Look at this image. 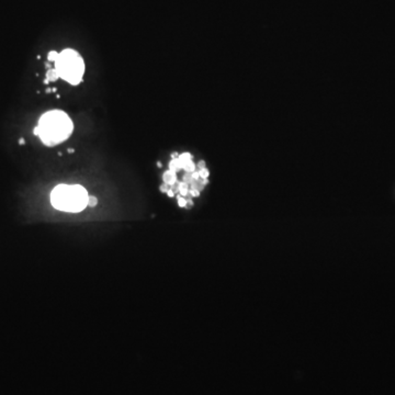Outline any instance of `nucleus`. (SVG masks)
<instances>
[{
    "label": "nucleus",
    "instance_id": "obj_1",
    "mask_svg": "<svg viewBox=\"0 0 395 395\" xmlns=\"http://www.w3.org/2000/svg\"><path fill=\"white\" fill-rule=\"evenodd\" d=\"M38 128L41 141L47 146H54L70 136L72 122L65 112L54 110L41 117Z\"/></svg>",
    "mask_w": 395,
    "mask_h": 395
},
{
    "label": "nucleus",
    "instance_id": "obj_2",
    "mask_svg": "<svg viewBox=\"0 0 395 395\" xmlns=\"http://www.w3.org/2000/svg\"><path fill=\"white\" fill-rule=\"evenodd\" d=\"M87 191L79 184H58L51 193V202L57 210L77 213L88 205Z\"/></svg>",
    "mask_w": 395,
    "mask_h": 395
},
{
    "label": "nucleus",
    "instance_id": "obj_3",
    "mask_svg": "<svg viewBox=\"0 0 395 395\" xmlns=\"http://www.w3.org/2000/svg\"><path fill=\"white\" fill-rule=\"evenodd\" d=\"M59 78L76 86L82 81L85 65L81 56L74 49H64L55 62Z\"/></svg>",
    "mask_w": 395,
    "mask_h": 395
},
{
    "label": "nucleus",
    "instance_id": "obj_4",
    "mask_svg": "<svg viewBox=\"0 0 395 395\" xmlns=\"http://www.w3.org/2000/svg\"><path fill=\"white\" fill-rule=\"evenodd\" d=\"M164 181L166 184H170V186H173L177 181V177H176V172L171 170H168L164 173Z\"/></svg>",
    "mask_w": 395,
    "mask_h": 395
},
{
    "label": "nucleus",
    "instance_id": "obj_5",
    "mask_svg": "<svg viewBox=\"0 0 395 395\" xmlns=\"http://www.w3.org/2000/svg\"><path fill=\"white\" fill-rule=\"evenodd\" d=\"M46 78L48 79L49 81H55V80H57V79L59 78L58 72H57V70L55 69V68H51V69H48V72H47V74H46Z\"/></svg>",
    "mask_w": 395,
    "mask_h": 395
},
{
    "label": "nucleus",
    "instance_id": "obj_6",
    "mask_svg": "<svg viewBox=\"0 0 395 395\" xmlns=\"http://www.w3.org/2000/svg\"><path fill=\"white\" fill-rule=\"evenodd\" d=\"M169 170H171V171H173V172H177L178 170H180V169L182 168L181 167V164H180V162L179 160H178V158H175V159H171V162H170V164H169Z\"/></svg>",
    "mask_w": 395,
    "mask_h": 395
},
{
    "label": "nucleus",
    "instance_id": "obj_7",
    "mask_svg": "<svg viewBox=\"0 0 395 395\" xmlns=\"http://www.w3.org/2000/svg\"><path fill=\"white\" fill-rule=\"evenodd\" d=\"M178 160L180 162V164H181V167H182L184 164H186V162H190V160H192V155H191L190 153H183V154H181V155H179V157H178Z\"/></svg>",
    "mask_w": 395,
    "mask_h": 395
},
{
    "label": "nucleus",
    "instance_id": "obj_8",
    "mask_svg": "<svg viewBox=\"0 0 395 395\" xmlns=\"http://www.w3.org/2000/svg\"><path fill=\"white\" fill-rule=\"evenodd\" d=\"M182 168H183V169H184V171H187V172H188V173H192V172H194L195 165L193 164L192 160H190V162H186V164H184L183 166H182Z\"/></svg>",
    "mask_w": 395,
    "mask_h": 395
},
{
    "label": "nucleus",
    "instance_id": "obj_9",
    "mask_svg": "<svg viewBox=\"0 0 395 395\" xmlns=\"http://www.w3.org/2000/svg\"><path fill=\"white\" fill-rule=\"evenodd\" d=\"M179 192L181 193L182 197H186V195L189 193L188 183H186V182H181V183H179Z\"/></svg>",
    "mask_w": 395,
    "mask_h": 395
},
{
    "label": "nucleus",
    "instance_id": "obj_10",
    "mask_svg": "<svg viewBox=\"0 0 395 395\" xmlns=\"http://www.w3.org/2000/svg\"><path fill=\"white\" fill-rule=\"evenodd\" d=\"M58 53L57 52H55V51H51V52L48 53V55H47V59H48V62H56V59L58 58Z\"/></svg>",
    "mask_w": 395,
    "mask_h": 395
},
{
    "label": "nucleus",
    "instance_id": "obj_11",
    "mask_svg": "<svg viewBox=\"0 0 395 395\" xmlns=\"http://www.w3.org/2000/svg\"><path fill=\"white\" fill-rule=\"evenodd\" d=\"M97 203H98V200H97L96 197H92V195H89V197H88V207L93 208L97 205Z\"/></svg>",
    "mask_w": 395,
    "mask_h": 395
},
{
    "label": "nucleus",
    "instance_id": "obj_12",
    "mask_svg": "<svg viewBox=\"0 0 395 395\" xmlns=\"http://www.w3.org/2000/svg\"><path fill=\"white\" fill-rule=\"evenodd\" d=\"M199 175H200L201 179H208V177H209L210 172H209V170H208L207 168H202V169H200V171H199Z\"/></svg>",
    "mask_w": 395,
    "mask_h": 395
},
{
    "label": "nucleus",
    "instance_id": "obj_13",
    "mask_svg": "<svg viewBox=\"0 0 395 395\" xmlns=\"http://www.w3.org/2000/svg\"><path fill=\"white\" fill-rule=\"evenodd\" d=\"M178 204H179V207H181V208L187 207V200L184 199V198L179 197L178 198Z\"/></svg>",
    "mask_w": 395,
    "mask_h": 395
},
{
    "label": "nucleus",
    "instance_id": "obj_14",
    "mask_svg": "<svg viewBox=\"0 0 395 395\" xmlns=\"http://www.w3.org/2000/svg\"><path fill=\"white\" fill-rule=\"evenodd\" d=\"M189 192H190V194L192 195V197H199V195H200V191L197 190V189H191Z\"/></svg>",
    "mask_w": 395,
    "mask_h": 395
},
{
    "label": "nucleus",
    "instance_id": "obj_15",
    "mask_svg": "<svg viewBox=\"0 0 395 395\" xmlns=\"http://www.w3.org/2000/svg\"><path fill=\"white\" fill-rule=\"evenodd\" d=\"M198 167H199L200 169L205 168V162H204V160H200V162H199V164H198Z\"/></svg>",
    "mask_w": 395,
    "mask_h": 395
},
{
    "label": "nucleus",
    "instance_id": "obj_16",
    "mask_svg": "<svg viewBox=\"0 0 395 395\" xmlns=\"http://www.w3.org/2000/svg\"><path fill=\"white\" fill-rule=\"evenodd\" d=\"M160 190H162V192H167V191H168L169 189H168V187H167V184L165 183V184H162V186L160 187Z\"/></svg>",
    "mask_w": 395,
    "mask_h": 395
},
{
    "label": "nucleus",
    "instance_id": "obj_17",
    "mask_svg": "<svg viewBox=\"0 0 395 395\" xmlns=\"http://www.w3.org/2000/svg\"><path fill=\"white\" fill-rule=\"evenodd\" d=\"M167 194H168L169 197H173V195H175V191H173L172 189H169V190L167 191Z\"/></svg>",
    "mask_w": 395,
    "mask_h": 395
},
{
    "label": "nucleus",
    "instance_id": "obj_18",
    "mask_svg": "<svg viewBox=\"0 0 395 395\" xmlns=\"http://www.w3.org/2000/svg\"><path fill=\"white\" fill-rule=\"evenodd\" d=\"M171 157H172V159H175V158H178V157H179V154H178V153H172V154H171Z\"/></svg>",
    "mask_w": 395,
    "mask_h": 395
},
{
    "label": "nucleus",
    "instance_id": "obj_19",
    "mask_svg": "<svg viewBox=\"0 0 395 395\" xmlns=\"http://www.w3.org/2000/svg\"><path fill=\"white\" fill-rule=\"evenodd\" d=\"M74 152H75L74 148H68V149H67V153H68V154H72V153H74Z\"/></svg>",
    "mask_w": 395,
    "mask_h": 395
},
{
    "label": "nucleus",
    "instance_id": "obj_20",
    "mask_svg": "<svg viewBox=\"0 0 395 395\" xmlns=\"http://www.w3.org/2000/svg\"><path fill=\"white\" fill-rule=\"evenodd\" d=\"M48 82H49V80H48V79H47V78H45V79H44V83H48Z\"/></svg>",
    "mask_w": 395,
    "mask_h": 395
},
{
    "label": "nucleus",
    "instance_id": "obj_21",
    "mask_svg": "<svg viewBox=\"0 0 395 395\" xmlns=\"http://www.w3.org/2000/svg\"><path fill=\"white\" fill-rule=\"evenodd\" d=\"M20 144H24V139L21 138V139H20Z\"/></svg>",
    "mask_w": 395,
    "mask_h": 395
},
{
    "label": "nucleus",
    "instance_id": "obj_22",
    "mask_svg": "<svg viewBox=\"0 0 395 395\" xmlns=\"http://www.w3.org/2000/svg\"><path fill=\"white\" fill-rule=\"evenodd\" d=\"M46 92H47V93H49V92H52V89H49V88H48V89L46 90Z\"/></svg>",
    "mask_w": 395,
    "mask_h": 395
},
{
    "label": "nucleus",
    "instance_id": "obj_23",
    "mask_svg": "<svg viewBox=\"0 0 395 395\" xmlns=\"http://www.w3.org/2000/svg\"><path fill=\"white\" fill-rule=\"evenodd\" d=\"M157 166H158V167H159V168H160V167H162V162H158V164H157Z\"/></svg>",
    "mask_w": 395,
    "mask_h": 395
}]
</instances>
